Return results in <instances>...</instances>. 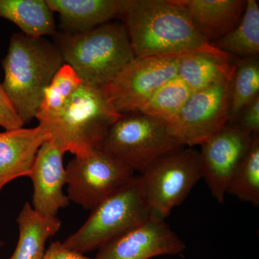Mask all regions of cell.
Listing matches in <instances>:
<instances>
[{"mask_svg": "<svg viewBox=\"0 0 259 259\" xmlns=\"http://www.w3.org/2000/svg\"><path fill=\"white\" fill-rule=\"evenodd\" d=\"M120 16L137 58H180L214 47L177 0H124Z\"/></svg>", "mask_w": 259, "mask_h": 259, "instance_id": "1", "label": "cell"}, {"mask_svg": "<svg viewBox=\"0 0 259 259\" xmlns=\"http://www.w3.org/2000/svg\"><path fill=\"white\" fill-rule=\"evenodd\" d=\"M64 64L56 44L44 37L13 34L2 61L3 87L24 125L36 117L44 93Z\"/></svg>", "mask_w": 259, "mask_h": 259, "instance_id": "2", "label": "cell"}, {"mask_svg": "<svg viewBox=\"0 0 259 259\" xmlns=\"http://www.w3.org/2000/svg\"><path fill=\"white\" fill-rule=\"evenodd\" d=\"M64 64L83 83L107 84L136 56L124 24L109 23L78 33H56Z\"/></svg>", "mask_w": 259, "mask_h": 259, "instance_id": "3", "label": "cell"}, {"mask_svg": "<svg viewBox=\"0 0 259 259\" xmlns=\"http://www.w3.org/2000/svg\"><path fill=\"white\" fill-rule=\"evenodd\" d=\"M100 87L81 83L64 110L39 122L49 132V141L75 156L102 148L110 126L121 117Z\"/></svg>", "mask_w": 259, "mask_h": 259, "instance_id": "4", "label": "cell"}, {"mask_svg": "<svg viewBox=\"0 0 259 259\" xmlns=\"http://www.w3.org/2000/svg\"><path fill=\"white\" fill-rule=\"evenodd\" d=\"M151 215L140 177L135 176L92 209L86 222L63 243L82 254L98 250Z\"/></svg>", "mask_w": 259, "mask_h": 259, "instance_id": "5", "label": "cell"}, {"mask_svg": "<svg viewBox=\"0 0 259 259\" xmlns=\"http://www.w3.org/2000/svg\"><path fill=\"white\" fill-rule=\"evenodd\" d=\"M182 147L166 122L139 112L124 114L110 126L102 149L143 173L155 160Z\"/></svg>", "mask_w": 259, "mask_h": 259, "instance_id": "6", "label": "cell"}, {"mask_svg": "<svg viewBox=\"0 0 259 259\" xmlns=\"http://www.w3.org/2000/svg\"><path fill=\"white\" fill-rule=\"evenodd\" d=\"M139 177L151 214L165 220L202 178L200 153L184 146L155 160Z\"/></svg>", "mask_w": 259, "mask_h": 259, "instance_id": "7", "label": "cell"}, {"mask_svg": "<svg viewBox=\"0 0 259 259\" xmlns=\"http://www.w3.org/2000/svg\"><path fill=\"white\" fill-rule=\"evenodd\" d=\"M70 201L92 210L103 199L127 184L134 171L102 148L75 156L66 167Z\"/></svg>", "mask_w": 259, "mask_h": 259, "instance_id": "8", "label": "cell"}, {"mask_svg": "<svg viewBox=\"0 0 259 259\" xmlns=\"http://www.w3.org/2000/svg\"><path fill=\"white\" fill-rule=\"evenodd\" d=\"M233 75L192 93L178 115L167 124L182 146L203 144L228 124Z\"/></svg>", "mask_w": 259, "mask_h": 259, "instance_id": "9", "label": "cell"}, {"mask_svg": "<svg viewBox=\"0 0 259 259\" xmlns=\"http://www.w3.org/2000/svg\"><path fill=\"white\" fill-rule=\"evenodd\" d=\"M180 59L135 57L102 90L120 115L139 112L161 85L177 76Z\"/></svg>", "mask_w": 259, "mask_h": 259, "instance_id": "10", "label": "cell"}, {"mask_svg": "<svg viewBox=\"0 0 259 259\" xmlns=\"http://www.w3.org/2000/svg\"><path fill=\"white\" fill-rule=\"evenodd\" d=\"M252 138L253 135L227 124L200 145L202 178L219 203L224 202L232 177L248 153Z\"/></svg>", "mask_w": 259, "mask_h": 259, "instance_id": "11", "label": "cell"}, {"mask_svg": "<svg viewBox=\"0 0 259 259\" xmlns=\"http://www.w3.org/2000/svg\"><path fill=\"white\" fill-rule=\"evenodd\" d=\"M186 248L164 219L151 215L100 248L95 259H150L180 254Z\"/></svg>", "mask_w": 259, "mask_h": 259, "instance_id": "12", "label": "cell"}, {"mask_svg": "<svg viewBox=\"0 0 259 259\" xmlns=\"http://www.w3.org/2000/svg\"><path fill=\"white\" fill-rule=\"evenodd\" d=\"M64 151L47 141L37 151L29 178L33 185L32 207L42 215L56 217L70 200L64 193L66 185Z\"/></svg>", "mask_w": 259, "mask_h": 259, "instance_id": "13", "label": "cell"}, {"mask_svg": "<svg viewBox=\"0 0 259 259\" xmlns=\"http://www.w3.org/2000/svg\"><path fill=\"white\" fill-rule=\"evenodd\" d=\"M49 139L40 124L0 133V192L12 181L29 177L37 151Z\"/></svg>", "mask_w": 259, "mask_h": 259, "instance_id": "14", "label": "cell"}, {"mask_svg": "<svg viewBox=\"0 0 259 259\" xmlns=\"http://www.w3.org/2000/svg\"><path fill=\"white\" fill-rule=\"evenodd\" d=\"M187 10L199 32L209 42L233 30L241 21L244 0H177Z\"/></svg>", "mask_w": 259, "mask_h": 259, "instance_id": "15", "label": "cell"}, {"mask_svg": "<svg viewBox=\"0 0 259 259\" xmlns=\"http://www.w3.org/2000/svg\"><path fill=\"white\" fill-rule=\"evenodd\" d=\"M60 18L63 32L78 33L120 16L124 0H46Z\"/></svg>", "mask_w": 259, "mask_h": 259, "instance_id": "16", "label": "cell"}, {"mask_svg": "<svg viewBox=\"0 0 259 259\" xmlns=\"http://www.w3.org/2000/svg\"><path fill=\"white\" fill-rule=\"evenodd\" d=\"M234 69L229 55L214 47L180 57L177 76L195 93L231 76Z\"/></svg>", "mask_w": 259, "mask_h": 259, "instance_id": "17", "label": "cell"}, {"mask_svg": "<svg viewBox=\"0 0 259 259\" xmlns=\"http://www.w3.org/2000/svg\"><path fill=\"white\" fill-rule=\"evenodd\" d=\"M17 223L18 243L9 259L44 258L48 240L60 230V220L57 217L42 215L27 202L17 218Z\"/></svg>", "mask_w": 259, "mask_h": 259, "instance_id": "18", "label": "cell"}, {"mask_svg": "<svg viewBox=\"0 0 259 259\" xmlns=\"http://www.w3.org/2000/svg\"><path fill=\"white\" fill-rule=\"evenodd\" d=\"M0 18L16 25L26 36L55 35L54 13L46 0H0Z\"/></svg>", "mask_w": 259, "mask_h": 259, "instance_id": "19", "label": "cell"}, {"mask_svg": "<svg viewBox=\"0 0 259 259\" xmlns=\"http://www.w3.org/2000/svg\"><path fill=\"white\" fill-rule=\"evenodd\" d=\"M211 44L220 51L241 56L255 57L259 54V5L256 0H247L239 24Z\"/></svg>", "mask_w": 259, "mask_h": 259, "instance_id": "20", "label": "cell"}, {"mask_svg": "<svg viewBox=\"0 0 259 259\" xmlns=\"http://www.w3.org/2000/svg\"><path fill=\"white\" fill-rule=\"evenodd\" d=\"M259 97L258 56L243 58L235 64L231 80V107L228 124L236 122L242 110Z\"/></svg>", "mask_w": 259, "mask_h": 259, "instance_id": "21", "label": "cell"}, {"mask_svg": "<svg viewBox=\"0 0 259 259\" xmlns=\"http://www.w3.org/2000/svg\"><path fill=\"white\" fill-rule=\"evenodd\" d=\"M82 82L69 65L63 64L46 89L35 118L45 122L60 114Z\"/></svg>", "mask_w": 259, "mask_h": 259, "instance_id": "22", "label": "cell"}, {"mask_svg": "<svg viewBox=\"0 0 259 259\" xmlns=\"http://www.w3.org/2000/svg\"><path fill=\"white\" fill-rule=\"evenodd\" d=\"M192 93L190 88L177 76L161 85L139 112L169 123Z\"/></svg>", "mask_w": 259, "mask_h": 259, "instance_id": "23", "label": "cell"}, {"mask_svg": "<svg viewBox=\"0 0 259 259\" xmlns=\"http://www.w3.org/2000/svg\"><path fill=\"white\" fill-rule=\"evenodd\" d=\"M228 193L255 207L259 205V134L253 135L249 150L232 177Z\"/></svg>", "mask_w": 259, "mask_h": 259, "instance_id": "24", "label": "cell"}, {"mask_svg": "<svg viewBox=\"0 0 259 259\" xmlns=\"http://www.w3.org/2000/svg\"><path fill=\"white\" fill-rule=\"evenodd\" d=\"M24 124L5 93L0 81V127L5 131L23 127Z\"/></svg>", "mask_w": 259, "mask_h": 259, "instance_id": "25", "label": "cell"}, {"mask_svg": "<svg viewBox=\"0 0 259 259\" xmlns=\"http://www.w3.org/2000/svg\"><path fill=\"white\" fill-rule=\"evenodd\" d=\"M250 135L259 134V97L242 110L233 125Z\"/></svg>", "mask_w": 259, "mask_h": 259, "instance_id": "26", "label": "cell"}, {"mask_svg": "<svg viewBox=\"0 0 259 259\" xmlns=\"http://www.w3.org/2000/svg\"><path fill=\"white\" fill-rule=\"evenodd\" d=\"M42 259H95L89 258L82 253L74 251L65 246L63 242L51 243Z\"/></svg>", "mask_w": 259, "mask_h": 259, "instance_id": "27", "label": "cell"}, {"mask_svg": "<svg viewBox=\"0 0 259 259\" xmlns=\"http://www.w3.org/2000/svg\"><path fill=\"white\" fill-rule=\"evenodd\" d=\"M4 245V243L3 241H0V248Z\"/></svg>", "mask_w": 259, "mask_h": 259, "instance_id": "28", "label": "cell"}]
</instances>
